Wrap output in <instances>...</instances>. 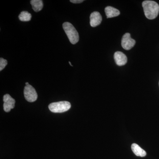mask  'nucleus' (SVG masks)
Masks as SVG:
<instances>
[{"instance_id": "nucleus-1", "label": "nucleus", "mask_w": 159, "mask_h": 159, "mask_svg": "<svg viewBox=\"0 0 159 159\" xmlns=\"http://www.w3.org/2000/svg\"><path fill=\"white\" fill-rule=\"evenodd\" d=\"M144 13L146 17L149 20L154 19L159 12L158 4L152 1H145L142 2Z\"/></svg>"}, {"instance_id": "nucleus-2", "label": "nucleus", "mask_w": 159, "mask_h": 159, "mask_svg": "<svg viewBox=\"0 0 159 159\" xmlns=\"http://www.w3.org/2000/svg\"><path fill=\"white\" fill-rule=\"evenodd\" d=\"M63 28L70 42L75 44L78 42L79 40V34L74 26L69 22H65L63 24Z\"/></svg>"}, {"instance_id": "nucleus-3", "label": "nucleus", "mask_w": 159, "mask_h": 159, "mask_svg": "<svg viewBox=\"0 0 159 159\" xmlns=\"http://www.w3.org/2000/svg\"><path fill=\"white\" fill-rule=\"evenodd\" d=\"M71 104L68 101L52 102L49 105V109L53 113H63L70 110Z\"/></svg>"}, {"instance_id": "nucleus-4", "label": "nucleus", "mask_w": 159, "mask_h": 159, "mask_svg": "<svg viewBox=\"0 0 159 159\" xmlns=\"http://www.w3.org/2000/svg\"><path fill=\"white\" fill-rule=\"evenodd\" d=\"M24 96L28 102H33L37 100L38 95L35 89L32 86L26 85L24 89Z\"/></svg>"}, {"instance_id": "nucleus-5", "label": "nucleus", "mask_w": 159, "mask_h": 159, "mask_svg": "<svg viewBox=\"0 0 159 159\" xmlns=\"http://www.w3.org/2000/svg\"><path fill=\"white\" fill-rule=\"evenodd\" d=\"M135 43V40L131 38L130 34L126 33L122 38L121 44L123 49L125 50H129L133 48Z\"/></svg>"}, {"instance_id": "nucleus-6", "label": "nucleus", "mask_w": 159, "mask_h": 159, "mask_svg": "<svg viewBox=\"0 0 159 159\" xmlns=\"http://www.w3.org/2000/svg\"><path fill=\"white\" fill-rule=\"evenodd\" d=\"M3 101H4V111L7 112L10 111L11 109L14 108L15 104V100L9 95L6 94L3 97Z\"/></svg>"}, {"instance_id": "nucleus-7", "label": "nucleus", "mask_w": 159, "mask_h": 159, "mask_svg": "<svg viewBox=\"0 0 159 159\" xmlns=\"http://www.w3.org/2000/svg\"><path fill=\"white\" fill-rule=\"evenodd\" d=\"M90 19V25L92 27H96L101 24L102 18L99 12L98 11H94L91 13Z\"/></svg>"}, {"instance_id": "nucleus-8", "label": "nucleus", "mask_w": 159, "mask_h": 159, "mask_svg": "<svg viewBox=\"0 0 159 159\" xmlns=\"http://www.w3.org/2000/svg\"><path fill=\"white\" fill-rule=\"evenodd\" d=\"M114 59L117 65L119 66L125 65L127 61L126 55L120 51H117L115 53Z\"/></svg>"}, {"instance_id": "nucleus-9", "label": "nucleus", "mask_w": 159, "mask_h": 159, "mask_svg": "<svg viewBox=\"0 0 159 159\" xmlns=\"http://www.w3.org/2000/svg\"><path fill=\"white\" fill-rule=\"evenodd\" d=\"M105 11L107 18L116 17L120 15L119 10L111 6L107 7L105 9Z\"/></svg>"}, {"instance_id": "nucleus-10", "label": "nucleus", "mask_w": 159, "mask_h": 159, "mask_svg": "<svg viewBox=\"0 0 159 159\" xmlns=\"http://www.w3.org/2000/svg\"><path fill=\"white\" fill-rule=\"evenodd\" d=\"M131 149L137 156L144 157L146 155V152L135 143H134L132 145Z\"/></svg>"}, {"instance_id": "nucleus-11", "label": "nucleus", "mask_w": 159, "mask_h": 159, "mask_svg": "<svg viewBox=\"0 0 159 159\" xmlns=\"http://www.w3.org/2000/svg\"><path fill=\"white\" fill-rule=\"evenodd\" d=\"M30 2L32 9L36 12H38L42 9L43 4L42 0H31Z\"/></svg>"}, {"instance_id": "nucleus-12", "label": "nucleus", "mask_w": 159, "mask_h": 159, "mask_svg": "<svg viewBox=\"0 0 159 159\" xmlns=\"http://www.w3.org/2000/svg\"><path fill=\"white\" fill-rule=\"evenodd\" d=\"M31 15L28 11H23L19 16V18L22 21H29L31 19Z\"/></svg>"}, {"instance_id": "nucleus-13", "label": "nucleus", "mask_w": 159, "mask_h": 159, "mask_svg": "<svg viewBox=\"0 0 159 159\" xmlns=\"http://www.w3.org/2000/svg\"><path fill=\"white\" fill-rule=\"evenodd\" d=\"M7 63L8 62L6 60L3 58H0V71L2 70L3 69L6 67Z\"/></svg>"}, {"instance_id": "nucleus-14", "label": "nucleus", "mask_w": 159, "mask_h": 159, "mask_svg": "<svg viewBox=\"0 0 159 159\" xmlns=\"http://www.w3.org/2000/svg\"><path fill=\"white\" fill-rule=\"evenodd\" d=\"M70 2L72 3H75V4H78V3H82L84 1L83 0H70Z\"/></svg>"}, {"instance_id": "nucleus-15", "label": "nucleus", "mask_w": 159, "mask_h": 159, "mask_svg": "<svg viewBox=\"0 0 159 159\" xmlns=\"http://www.w3.org/2000/svg\"><path fill=\"white\" fill-rule=\"evenodd\" d=\"M29 83L28 82H26V85H29Z\"/></svg>"}, {"instance_id": "nucleus-16", "label": "nucleus", "mask_w": 159, "mask_h": 159, "mask_svg": "<svg viewBox=\"0 0 159 159\" xmlns=\"http://www.w3.org/2000/svg\"><path fill=\"white\" fill-rule=\"evenodd\" d=\"M69 64H70V65L71 66H72V65L71 64V62H70V61H69Z\"/></svg>"}]
</instances>
